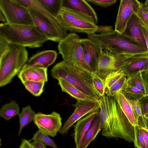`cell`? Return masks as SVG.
I'll use <instances>...</instances> for the list:
<instances>
[{
    "instance_id": "obj_1",
    "label": "cell",
    "mask_w": 148,
    "mask_h": 148,
    "mask_svg": "<svg viewBox=\"0 0 148 148\" xmlns=\"http://www.w3.org/2000/svg\"><path fill=\"white\" fill-rule=\"evenodd\" d=\"M51 73L53 78L63 79L90 98L97 101L99 100L101 97L93 85V73L72 66L62 61L53 67Z\"/></svg>"
},
{
    "instance_id": "obj_2",
    "label": "cell",
    "mask_w": 148,
    "mask_h": 148,
    "mask_svg": "<svg viewBox=\"0 0 148 148\" xmlns=\"http://www.w3.org/2000/svg\"><path fill=\"white\" fill-rule=\"evenodd\" d=\"M0 37L10 43L30 48L39 47L48 40L34 25H0Z\"/></svg>"
},
{
    "instance_id": "obj_3",
    "label": "cell",
    "mask_w": 148,
    "mask_h": 148,
    "mask_svg": "<svg viewBox=\"0 0 148 148\" xmlns=\"http://www.w3.org/2000/svg\"><path fill=\"white\" fill-rule=\"evenodd\" d=\"M109 97L110 113L101 127L102 135L108 138H120L129 142H133L134 127L121 110L115 97Z\"/></svg>"
},
{
    "instance_id": "obj_4",
    "label": "cell",
    "mask_w": 148,
    "mask_h": 148,
    "mask_svg": "<svg viewBox=\"0 0 148 148\" xmlns=\"http://www.w3.org/2000/svg\"><path fill=\"white\" fill-rule=\"evenodd\" d=\"M25 47L10 43L5 51L0 56V86L10 83L18 75L27 61Z\"/></svg>"
},
{
    "instance_id": "obj_5",
    "label": "cell",
    "mask_w": 148,
    "mask_h": 148,
    "mask_svg": "<svg viewBox=\"0 0 148 148\" xmlns=\"http://www.w3.org/2000/svg\"><path fill=\"white\" fill-rule=\"evenodd\" d=\"M87 36L103 49L134 55L148 54L147 51L143 48L114 30L107 34H95Z\"/></svg>"
},
{
    "instance_id": "obj_6",
    "label": "cell",
    "mask_w": 148,
    "mask_h": 148,
    "mask_svg": "<svg viewBox=\"0 0 148 148\" xmlns=\"http://www.w3.org/2000/svg\"><path fill=\"white\" fill-rule=\"evenodd\" d=\"M81 39L75 33L68 34L59 42V53L62 55L64 61L72 66L90 71L84 59Z\"/></svg>"
},
{
    "instance_id": "obj_7",
    "label": "cell",
    "mask_w": 148,
    "mask_h": 148,
    "mask_svg": "<svg viewBox=\"0 0 148 148\" xmlns=\"http://www.w3.org/2000/svg\"><path fill=\"white\" fill-rule=\"evenodd\" d=\"M0 10L8 24L34 25L27 7L17 0H0Z\"/></svg>"
},
{
    "instance_id": "obj_8",
    "label": "cell",
    "mask_w": 148,
    "mask_h": 148,
    "mask_svg": "<svg viewBox=\"0 0 148 148\" xmlns=\"http://www.w3.org/2000/svg\"><path fill=\"white\" fill-rule=\"evenodd\" d=\"M56 18L66 30L73 33L92 35L95 34L98 27L86 19L63 8Z\"/></svg>"
},
{
    "instance_id": "obj_9",
    "label": "cell",
    "mask_w": 148,
    "mask_h": 148,
    "mask_svg": "<svg viewBox=\"0 0 148 148\" xmlns=\"http://www.w3.org/2000/svg\"><path fill=\"white\" fill-rule=\"evenodd\" d=\"M134 55L103 49L99 59L95 73L104 79L112 72L120 70L124 61Z\"/></svg>"
},
{
    "instance_id": "obj_10",
    "label": "cell",
    "mask_w": 148,
    "mask_h": 148,
    "mask_svg": "<svg viewBox=\"0 0 148 148\" xmlns=\"http://www.w3.org/2000/svg\"><path fill=\"white\" fill-rule=\"evenodd\" d=\"M34 123L39 130L49 136L54 137L62 128V118L59 114L53 112L49 114L36 113Z\"/></svg>"
},
{
    "instance_id": "obj_11",
    "label": "cell",
    "mask_w": 148,
    "mask_h": 148,
    "mask_svg": "<svg viewBox=\"0 0 148 148\" xmlns=\"http://www.w3.org/2000/svg\"><path fill=\"white\" fill-rule=\"evenodd\" d=\"M73 105L75 109L60 129L59 133L61 134H66L71 126L83 117L100 108L99 101H77Z\"/></svg>"
},
{
    "instance_id": "obj_12",
    "label": "cell",
    "mask_w": 148,
    "mask_h": 148,
    "mask_svg": "<svg viewBox=\"0 0 148 148\" xmlns=\"http://www.w3.org/2000/svg\"><path fill=\"white\" fill-rule=\"evenodd\" d=\"M141 2L137 0H121L115 23L114 30L122 34L132 15L136 13Z\"/></svg>"
},
{
    "instance_id": "obj_13",
    "label": "cell",
    "mask_w": 148,
    "mask_h": 148,
    "mask_svg": "<svg viewBox=\"0 0 148 148\" xmlns=\"http://www.w3.org/2000/svg\"><path fill=\"white\" fill-rule=\"evenodd\" d=\"M27 7L34 25L48 40L59 42L63 39L56 29L41 13L32 7Z\"/></svg>"
},
{
    "instance_id": "obj_14",
    "label": "cell",
    "mask_w": 148,
    "mask_h": 148,
    "mask_svg": "<svg viewBox=\"0 0 148 148\" xmlns=\"http://www.w3.org/2000/svg\"><path fill=\"white\" fill-rule=\"evenodd\" d=\"M62 8L83 17L97 24V14L86 0H62Z\"/></svg>"
},
{
    "instance_id": "obj_15",
    "label": "cell",
    "mask_w": 148,
    "mask_h": 148,
    "mask_svg": "<svg viewBox=\"0 0 148 148\" xmlns=\"http://www.w3.org/2000/svg\"><path fill=\"white\" fill-rule=\"evenodd\" d=\"M81 42L84 59L88 69L90 72L95 73L99 59L103 49L99 45L88 38H81Z\"/></svg>"
},
{
    "instance_id": "obj_16",
    "label": "cell",
    "mask_w": 148,
    "mask_h": 148,
    "mask_svg": "<svg viewBox=\"0 0 148 148\" xmlns=\"http://www.w3.org/2000/svg\"><path fill=\"white\" fill-rule=\"evenodd\" d=\"M122 34L147 51L141 22L135 13L129 20Z\"/></svg>"
},
{
    "instance_id": "obj_17",
    "label": "cell",
    "mask_w": 148,
    "mask_h": 148,
    "mask_svg": "<svg viewBox=\"0 0 148 148\" xmlns=\"http://www.w3.org/2000/svg\"><path fill=\"white\" fill-rule=\"evenodd\" d=\"M120 70L128 77L138 72L148 71V54L136 56L125 60Z\"/></svg>"
},
{
    "instance_id": "obj_18",
    "label": "cell",
    "mask_w": 148,
    "mask_h": 148,
    "mask_svg": "<svg viewBox=\"0 0 148 148\" xmlns=\"http://www.w3.org/2000/svg\"><path fill=\"white\" fill-rule=\"evenodd\" d=\"M57 57V53L55 50H47L39 52L28 60L22 70L33 66L47 68L54 63Z\"/></svg>"
},
{
    "instance_id": "obj_19",
    "label": "cell",
    "mask_w": 148,
    "mask_h": 148,
    "mask_svg": "<svg viewBox=\"0 0 148 148\" xmlns=\"http://www.w3.org/2000/svg\"><path fill=\"white\" fill-rule=\"evenodd\" d=\"M25 6L32 7L41 13L56 29L63 39L68 34L67 31L62 25L56 18L51 15L40 4L37 0H17Z\"/></svg>"
},
{
    "instance_id": "obj_20",
    "label": "cell",
    "mask_w": 148,
    "mask_h": 148,
    "mask_svg": "<svg viewBox=\"0 0 148 148\" xmlns=\"http://www.w3.org/2000/svg\"><path fill=\"white\" fill-rule=\"evenodd\" d=\"M99 110L92 112L79 120L74 127V138L76 148H80L83 138L95 118L99 115Z\"/></svg>"
},
{
    "instance_id": "obj_21",
    "label": "cell",
    "mask_w": 148,
    "mask_h": 148,
    "mask_svg": "<svg viewBox=\"0 0 148 148\" xmlns=\"http://www.w3.org/2000/svg\"><path fill=\"white\" fill-rule=\"evenodd\" d=\"M47 68L33 66L22 70L18 75L22 83L27 81L45 83L48 81Z\"/></svg>"
},
{
    "instance_id": "obj_22",
    "label": "cell",
    "mask_w": 148,
    "mask_h": 148,
    "mask_svg": "<svg viewBox=\"0 0 148 148\" xmlns=\"http://www.w3.org/2000/svg\"><path fill=\"white\" fill-rule=\"evenodd\" d=\"M121 109L134 126L139 125L137 114L122 91H119L114 96Z\"/></svg>"
},
{
    "instance_id": "obj_23",
    "label": "cell",
    "mask_w": 148,
    "mask_h": 148,
    "mask_svg": "<svg viewBox=\"0 0 148 148\" xmlns=\"http://www.w3.org/2000/svg\"><path fill=\"white\" fill-rule=\"evenodd\" d=\"M101 130L99 115L94 119L84 135L80 148H87L90 144L94 140Z\"/></svg>"
},
{
    "instance_id": "obj_24",
    "label": "cell",
    "mask_w": 148,
    "mask_h": 148,
    "mask_svg": "<svg viewBox=\"0 0 148 148\" xmlns=\"http://www.w3.org/2000/svg\"><path fill=\"white\" fill-rule=\"evenodd\" d=\"M58 80V84L61 88L62 90L76 99L77 101H95L88 97L75 86L64 80L59 79Z\"/></svg>"
},
{
    "instance_id": "obj_25",
    "label": "cell",
    "mask_w": 148,
    "mask_h": 148,
    "mask_svg": "<svg viewBox=\"0 0 148 148\" xmlns=\"http://www.w3.org/2000/svg\"><path fill=\"white\" fill-rule=\"evenodd\" d=\"M36 114L30 105L22 108L21 112L18 115L19 123L18 136L21 134L24 127L33 121Z\"/></svg>"
},
{
    "instance_id": "obj_26",
    "label": "cell",
    "mask_w": 148,
    "mask_h": 148,
    "mask_svg": "<svg viewBox=\"0 0 148 148\" xmlns=\"http://www.w3.org/2000/svg\"><path fill=\"white\" fill-rule=\"evenodd\" d=\"M20 107L14 101L3 105L0 110V116L5 119L8 121L19 114Z\"/></svg>"
},
{
    "instance_id": "obj_27",
    "label": "cell",
    "mask_w": 148,
    "mask_h": 148,
    "mask_svg": "<svg viewBox=\"0 0 148 148\" xmlns=\"http://www.w3.org/2000/svg\"><path fill=\"white\" fill-rule=\"evenodd\" d=\"M47 11L55 17L62 9V0H37Z\"/></svg>"
},
{
    "instance_id": "obj_28",
    "label": "cell",
    "mask_w": 148,
    "mask_h": 148,
    "mask_svg": "<svg viewBox=\"0 0 148 148\" xmlns=\"http://www.w3.org/2000/svg\"><path fill=\"white\" fill-rule=\"evenodd\" d=\"M125 75L123 71L121 70L114 71L109 74L103 79L105 87V92L111 88Z\"/></svg>"
},
{
    "instance_id": "obj_29",
    "label": "cell",
    "mask_w": 148,
    "mask_h": 148,
    "mask_svg": "<svg viewBox=\"0 0 148 148\" xmlns=\"http://www.w3.org/2000/svg\"><path fill=\"white\" fill-rule=\"evenodd\" d=\"M23 84L31 93L36 97H38L43 91L45 83L27 81Z\"/></svg>"
},
{
    "instance_id": "obj_30",
    "label": "cell",
    "mask_w": 148,
    "mask_h": 148,
    "mask_svg": "<svg viewBox=\"0 0 148 148\" xmlns=\"http://www.w3.org/2000/svg\"><path fill=\"white\" fill-rule=\"evenodd\" d=\"M125 95L137 114L138 118L139 125L142 127H146L140 101Z\"/></svg>"
},
{
    "instance_id": "obj_31",
    "label": "cell",
    "mask_w": 148,
    "mask_h": 148,
    "mask_svg": "<svg viewBox=\"0 0 148 148\" xmlns=\"http://www.w3.org/2000/svg\"><path fill=\"white\" fill-rule=\"evenodd\" d=\"M127 77L128 82L147 94L145 86L141 72H138Z\"/></svg>"
},
{
    "instance_id": "obj_32",
    "label": "cell",
    "mask_w": 148,
    "mask_h": 148,
    "mask_svg": "<svg viewBox=\"0 0 148 148\" xmlns=\"http://www.w3.org/2000/svg\"><path fill=\"white\" fill-rule=\"evenodd\" d=\"M34 140L40 141L45 145L53 148H58L53 140L39 130L34 134L30 141Z\"/></svg>"
},
{
    "instance_id": "obj_33",
    "label": "cell",
    "mask_w": 148,
    "mask_h": 148,
    "mask_svg": "<svg viewBox=\"0 0 148 148\" xmlns=\"http://www.w3.org/2000/svg\"><path fill=\"white\" fill-rule=\"evenodd\" d=\"M127 83V77L126 75L123 76L111 88L105 92L107 96L114 97L119 91H123Z\"/></svg>"
},
{
    "instance_id": "obj_34",
    "label": "cell",
    "mask_w": 148,
    "mask_h": 148,
    "mask_svg": "<svg viewBox=\"0 0 148 148\" xmlns=\"http://www.w3.org/2000/svg\"><path fill=\"white\" fill-rule=\"evenodd\" d=\"M123 92L125 95L139 100L147 95L146 93L133 86L128 82L126 88Z\"/></svg>"
},
{
    "instance_id": "obj_35",
    "label": "cell",
    "mask_w": 148,
    "mask_h": 148,
    "mask_svg": "<svg viewBox=\"0 0 148 148\" xmlns=\"http://www.w3.org/2000/svg\"><path fill=\"white\" fill-rule=\"evenodd\" d=\"M93 85L94 89L101 97L105 95V87L104 79L95 73L92 76Z\"/></svg>"
},
{
    "instance_id": "obj_36",
    "label": "cell",
    "mask_w": 148,
    "mask_h": 148,
    "mask_svg": "<svg viewBox=\"0 0 148 148\" xmlns=\"http://www.w3.org/2000/svg\"><path fill=\"white\" fill-rule=\"evenodd\" d=\"M135 13L140 21L148 27V8L144 3H141Z\"/></svg>"
},
{
    "instance_id": "obj_37",
    "label": "cell",
    "mask_w": 148,
    "mask_h": 148,
    "mask_svg": "<svg viewBox=\"0 0 148 148\" xmlns=\"http://www.w3.org/2000/svg\"><path fill=\"white\" fill-rule=\"evenodd\" d=\"M134 127V138L133 142L134 147L136 148H146L143 137L138 126Z\"/></svg>"
},
{
    "instance_id": "obj_38",
    "label": "cell",
    "mask_w": 148,
    "mask_h": 148,
    "mask_svg": "<svg viewBox=\"0 0 148 148\" xmlns=\"http://www.w3.org/2000/svg\"><path fill=\"white\" fill-rule=\"evenodd\" d=\"M88 2L102 7L106 8L115 3L116 0H86Z\"/></svg>"
},
{
    "instance_id": "obj_39",
    "label": "cell",
    "mask_w": 148,
    "mask_h": 148,
    "mask_svg": "<svg viewBox=\"0 0 148 148\" xmlns=\"http://www.w3.org/2000/svg\"><path fill=\"white\" fill-rule=\"evenodd\" d=\"M113 27L108 25L98 26L96 32L99 33L101 34H107L113 32Z\"/></svg>"
},
{
    "instance_id": "obj_40",
    "label": "cell",
    "mask_w": 148,
    "mask_h": 148,
    "mask_svg": "<svg viewBox=\"0 0 148 148\" xmlns=\"http://www.w3.org/2000/svg\"><path fill=\"white\" fill-rule=\"evenodd\" d=\"M144 117L148 114V95L140 100Z\"/></svg>"
},
{
    "instance_id": "obj_41",
    "label": "cell",
    "mask_w": 148,
    "mask_h": 148,
    "mask_svg": "<svg viewBox=\"0 0 148 148\" xmlns=\"http://www.w3.org/2000/svg\"><path fill=\"white\" fill-rule=\"evenodd\" d=\"M10 44L5 39L0 37V56L7 50Z\"/></svg>"
},
{
    "instance_id": "obj_42",
    "label": "cell",
    "mask_w": 148,
    "mask_h": 148,
    "mask_svg": "<svg viewBox=\"0 0 148 148\" xmlns=\"http://www.w3.org/2000/svg\"><path fill=\"white\" fill-rule=\"evenodd\" d=\"M138 127L143 136L145 148H148V128L146 127H142L139 125Z\"/></svg>"
},
{
    "instance_id": "obj_43",
    "label": "cell",
    "mask_w": 148,
    "mask_h": 148,
    "mask_svg": "<svg viewBox=\"0 0 148 148\" xmlns=\"http://www.w3.org/2000/svg\"><path fill=\"white\" fill-rule=\"evenodd\" d=\"M140 22L142 31L144 36L146 45L147 52L148 53V27L142 22L141 21Z\"/></svg>"
},
{
    "instance_id": "obj_44",
    "label": "cell",
    "mask_w": 148,
    "mask_h": 148,
    "mask_svg": "<svg viewBox=\"0 0 148 148\" xmlns=\"http://www.w3.org/2000/svg\"><path fill=\"white\" fill-rule=\"evenodd\" d=\"M19 148H35L30 141L25 139H23Z\"/></svg>"
},
{
    "instance_id": "obj_45",
    "label": "cell",
    "mask_w": 148,
    "mask_h": 148,
    "mask_svg": "<svg viewBox=\"0 0 148 148\" xmlns=\"http://www.w3.org/2000/svg\"><path fill=\"white\" fill-rule=\"evenodd\" d=\"M142 77L145 83L147 95H148V71L142 72Z\"/></svg>"
},
{
    "instance_id": "obj_46",
    "label": "cell",
    "mask_w": 148,
    "mask_h": 148,
    "mask_svg": "<svg viewBox=\"0 0 148 148\" xmlns=\"http://www.w3.org/2000/svg\"><path fill=\"white\" fill-rule=\"evenodd\" d=\"M31 143L35 148H46L45 145L40 141L34 140Z\"/></svg>"
},
{
    "instance_id": "obj_47",
    "label": "cell",
    "mask_w": 148,
    "mask_h": 148,
    "mask_svg": "<svg viewBox=\"0 0 148 148\" xmlns=\"http://www.w3.org/2000/svg\"><path fill=\"white\" fill-rule=\"evenodd\" d=\"M0 20L2 22L5 23H6V21L5 17L2 12L0 10Z\"/></svg>"
},
{
    "instance_id": "obj_48",
    "label": "cell",
    "mask_w": 148,
    "mask_h": 148,
    "mask_svg": "<svg viewBox=\"0 0 148 148\" xmlns=\"http://www.w3.org/2000/svg\"><path fill=\"white\" fill-rule=\"evenodd\" d=\"M145 121L146 127L148 128V118L144 117Z\"/></svg>"
},
{
    "instance_id": "obj_49",
    "label": "cell",
    "mask_w": 148,
    "mask_h": 148,
    "mask_svg": "<svg viewBox=\"0 0 148 148\" xmlns=\"http://www.w3.org/2000/svg\"><path fill=\"white\" fill-rule=\"evenodd\" d=\"M144 117L147 118H148V114H147L145 116H144Z\"/></svg>"
},
{
    "instance_id": "obj_50",
    "label": "cell",
    "mask_w": 148,
    "mask_h": 148,
    "mask_svg": "<svg viewBox=\"0 0 148 148\" xmlns=\"http://www.w3.org/2000/svg\"><path fill=\"white\" fill-rule=\"evenodd\" d=\"M146 6H147V8H148V1L146 3Z\"/></svg>"
}]
</instances>
